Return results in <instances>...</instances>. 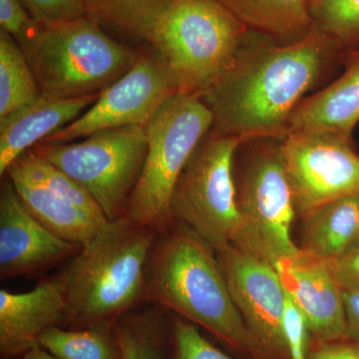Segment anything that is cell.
<instances>
[{"mask_svg": "<svg viewBox=\"0 0 359 359\" xmlns=\"http://www.w3.org/2000/svg\"><path fill=\"white\" fill-rule=\"evenodd\" d=\"M0 25L20 45L39 27L20 0H0Z\"/></svg>", "mask_w": 359, "mask_h": 359, "instance_id": "29", "label": "cell"}, {"mask_svg": "<svg viewBox=\"0 0 359 359\" xmlns=\"http://www.w3.org/2000/svg\"><path fill=\"white\" fill-rule=\"evenodd\" d=\"M245 28L269 39L292 43L313 30L311 6L313 0H216Z\"/></svg>", "mask_w": 359, "mask_h": 359, "instance_id": "20", "label": "cell"}, {"mask_svg": "<svg viewBox=\"0 0 359 359\" xmlns=\"http://www.w3.org/2000/svg\"><path fill=\"white\" fill-rule=\"evenodd\" d=\"M20 200L40 223L58 237L83 247L108 223L106 217L84 211L33 176L18 160L6 170Z\"/></svg>", "mask_w": 359, "mask_h": 359, "instance_id": "17", "label": "cell"}, {"mask_svg": "<svg viewBox=\"0 0 359 359\" xmlns=\"http://www.w3.org/2000/svg\"><path fill=\"white\" fill-rule=\"evenodd\" d=\"M241 142L209 132L175 186L170 212L215 252L230 247L238 222L233 160Z\"/></svg>", "mask_w": 359, "mask_h": 359, "instance_id": "9", "label": "cell"}, {"mask_svg": "<svg viewBox=\"0 0 359 359\" xmlns=\"http://www.w3.org/2000/svg\"><path fill=\"white\" fill-rule=\"evenodd\" d=\"M154 230L126 216L109 221L63 273L65 321L76 328L114 325L146 292Z\"/></svg>", "mask_w": 359, "mask_h": 359, "instance_id": "2", "label": "cell"}, {"mask_svg": "<svg viewBox=\"0 0 359 359\" xmlns=\"http://www.w3.org/2000/svg\"><path fill=\"white\" fill-rule=\"evenodd\" d=\"M21 359H60L52 355L48 351H45L41 346H36L28 351L22 355Z\"/></svg>", "mask_w": 359, "mask_h": 359, "instance_id": "33", "label": "cell"}, {"mask_svg": "<svg viewBox=\"0 0 359 359\" xmlns=\"http://www.w3.org/2000/svg\"><path fill=\"white\" fill-rule=\"evenodd\" d=\"M359 242V194L330 201L304 215L302 250L334 261Z\"/></svg>", "mask_w": 359, "mask_h": 359, "instance_id": "19", "label": "cell"}, {"mask_svg": "<svg viewBox=\"0 0 359 359\" xmlns=\"http://www.w3.org/2000/svg\"><path fill=\"white\" fill-rule=\"evenodd\" d=\"M346 321V339L359 344V290H342Z\"/></svg>", "mask_w": 359, "mask_h": 359, "instance_id": "32", "label": "cell"}, {"mask_svg": "<svg viewBox=\"0 0 359 359\" xmlns=\"http://www.w3.org/2000/svg\"><path fill=\"white\" fill-rule=\"evenodd\" d=\"M173 359H233L205 339L191 323L178 320L173 327Z\"/></svg>", "mask_w": 359, "mask_h": 359, "instance_id": "27", "label": "cell"}, {"mask_svg": "<svg viewBox=\"0 0 359 359\" xmlns=\"http://www.w3.org/2000/svg\"><path fill=\"white\" fill-rule=\"evenodd\" d=\"M146 292L238 353L259 358L219 259L188 228L177 231L156 250L147 269Z\"/></svg>", "mask_w": 359, "mask_h": 359, "instance_id": "3", "label": "cell"}, {"mask_svg": "<svg viewBox=\"0 0 359 359\" xmlns=\"http://www.w3.org/2000/svg\"><path fill=\"white\" fill-rule=\"evenodd\" d=\"M287 294L308 321L309 334L316 342L346 339L342 290L327 262L299 250L275 264Z\"/></svg>", "mask_w": 359, "mask_h": 359, "instance_id": "14", "label": "cell"}, {"mask_svg": "<svg viewBox=\"0 0 359 359\" xmlns=\"http://www.w3.org/2000/svg\"><path fill=\"white\" fill-rule=\"evenodd\" d=\"M89 14L109 21L137 39L149 40L172 0H85Z\"/></svg>", "mask_w": 359, "mask_h": 359, "instance_id": "23", "label": "cell"}, {"mask_svg": "<svg viewBox=\"0 0 359 359\" xmlns=\"http://www.w3.org/2000/svg\"><path fill=\"white\" fill-rule=\"evenodd\" d=\"M39 85L20 44L0 30V118L40 98Z\"/></svg>", "mask_w": 359, "mask_h": 359, "instance_id": "22", "label": "cell"}, {"mask_svg": "<svg viewBox=\"0 0 359 359\" xmlns=\"http://www.w3.org/2000/svg\"><path fill=\"white\" fill-rule=\"evenodd\" d=\"M341 75L306 97L290 118L292 132L325 131L351 137L359 122V50L344 51Z\"/></svg>", "mask_w": 359, "mask_h": 359, "instance_id": "18", "label": "cell"}, {"mask_svg": "<svg viewBox=\"0 0 359 359\" xmlns=\"http://www.w3.org/2000/svg\"><path fill=\"white\" fill-rule=\"evenodd\" d=\"M327 263L340 289L359 290V242L341 256Z\"/></svg>", "mask_w": 359, "mask_h": 359, "instance_id": "30", "label": "cell"}, {"mask_svg": "<svg viewBox=\"0 0 359 359\" xmlns=\"http://www.w3.org/2000/svg\"><path fill=\"white\" fill-rule=\"evenodd\" d=\"M33 20L42 25H60L88 16L85 0H20Z\"/></svg>", "mask_w": 359, "mask_h": 359, "instance_id": "26", "label": "cell"}, {"mask_svg": "<svg viewBox=\"0 0 359 359\" xmlns=\"http://www.w3.org/2000/svg\"><path fill=\"white\" fill-rule=\"evenodd\" d=\"M247 28L216 0H172L148 41L178 91L204 95L230 69Z\"/></svg>", "mask_w": 359, "mask_h": 359, "instance_id": "4", "label": "cell"}, {"mask_svg": "<svg viewBox=\"0 0 359 359\" xmlns=\"http://www.w3.org/2000/svg\"><path fill=\"white\" fill-rule=\"evenodd\" d=\"M214 117L202 96L178 91L145 125L148 149L127 218L157 230L172 219L170 203L180 175L211 131Z\"/></svg>", "mask_w": 359, "mask_h": 359, "instance_id": "6", "label": "cell"}, {"mask_svg": "<svg viewBox=\"0 0 359 359\" xmlns=\"http://www.w3.org/2000/svg\"><path fill=\"white\" fill-rule=\"evenodd\" d=\"M308 334L306 316L287 294L283 316V334L290 359H309Z\"/></svg>", "mask_w": 359, "mask_h": 359, "instance_id": "28", "label": "cell"}, {"mask_svg": "<svg viewBox=\"0 0 359 359\" xmlns=\"http://www.w3.org/2000/svg\"><path fill=\"white\" fill-rule=\"evenodd\" d=\"M20 46L41 96L72 99L101 93L141 55L108 36L91 16L42 25Z\"/></svg>", "mask_w": 359, "mask_h": 359, "instance_id": "5", "label": "cell"}, {"mask_svg": "<svg viewBox=\"0 0 359 359\" xmlns=\"http://www.w3.org/2000/svg\"><path fill=\"white\" fill-rule=\"evenodd\" d=\"M176 92L178 89L157 56L141 55L126 74L101 92L83 114L41 143H68L103 130L145 126Z\"/></svg>", "mask_w": 359, "mask_h": 359, "instance_id": "11", "label": "cell"}, {"mask_svg": "<svg viewBox=\"0 0 359 359\" xmlns=\"http://www.w3.org/2000/svg\"><path fill=\"white\" fill-rule=\"evenodd\" d=\"M311 16L313 29L342 52L359 50V0H313Z\"/></svg>", "mask_w": 359, "mask_h": 359, "instance_id": "25", "label": "cell"}, {"mask_svg": "<svg viewBox=\"0 0 359 359\" xmlns=\"http://www.w3.org/2000/svg\"><path fill=\"white\" fill-rule=\"evenodd\" d=\"M147 149L145 127L131 125L77 143H40L32 150L83 186L108 221H115L126 215Z\"/></svg>", "mask_w": 359, "mask_h": 359, "instance_id": "8", "label": "cell"}, {"mask_svg": "<svg viewBox=\"0 0 359 359\" xmlns=\"http://www.w3.org/2000/svg\"><path fill=\"white\" fill-rule=\"evenodd\" d=\"M309 359H359V344L342 340L318 342V346L309 351Z\"/></svg>", "mask_w": 359, "mask_h": 359, "instance_id": "31", "label": "cell"}, {"mask_svg": "<svg viewBox=\"0 0 359 359\" xmlns=\"http://www.w3.org/2000/svg\"><path fill=\"white\" fill-rule=\"evenodd\" d=\"M82 247L47 229L28 211L11 180L0 192V276L25 275L78 254Z\"/></svg>", "mask_w": 359, "mask_h": 359, "instance_id": "13", "label": "cell"}, {"mask_svg": "<svg viewBox=\"0 0 359 359\" xmlns=\"http://www.w3.org/2000/svg\"><path fill=\"white\" fill-rule=\"evenodd\" d=\"M254 140L256 150L237 191L238 222L231 245L275 266L301 250L290 235L297 208L283 164L282 140Z\"/></svg>", "mask_w": 359, "mask_h": 359, "instance_id": "7", "label": "cell"}, {"mask_svg": "<svg viewBox=\"0 0 359 359\" xmlns=\"http://www.w3.org/2000/svg\"><path fill=\"white\" fill-rule=\"evenodd\" d=\"M219 262L261 359H290L283 334L287 292L275 266L231 245Z\"/></svg>", "mask_w": 359, "mask_h": 359, "instance_id": "12", "label": "cell"}, {"mask_svg": "<svg viewBox=\"0 0 359 359\" xmlns=\"http://www.w3.org/2000/svg\"><path fill=\"white\" fill-rule=\"evenodd\" d=\"M66 294L62 276L40 283L27 292L0 290V351L23 355L39 346L40 335L65 320Z\"/></svg>", "mask_w": 359, "mask_h": 359, "instance_id": "15", "label": "cell"}, {"mask_svg": "<svg viewBox=\"0 0 359 359\" xmlns=\"http://www.w3.org/2000/svg\"><path fill=\"white\" fill-rule=\"evenodd\" d=\"M39 346L60 359H121L114 325L63 330L49 327Z\"/></svg>", "mask_w": 359, "mask_h": 359, "instance_id": "21", "label": "cell"}, {"mask_svg": "<svg viewBox=\"0 0 359 359\" xmlns=\"http://www.w3.org/2000/svg\"><path fill=\"white\" fill-rule=\"evenodd\" d=\"M341 53L313 28L289 44L247 37L230 69L202 95L214 117L212 131L241 142L283 140L295 109Z\"/></svg>", "mask_w": 359, "mask_h": 359, "instance_id": "1", "label": "cell"}, {"mask_svg": "<svg viewBox=\"0 0 359 359\" xmlns=\"http://www.w3.org/2000/svg\"><path fill=\"white\" fill-rule=\"evenodd\" d=\"M297 212L359 194V155L351 137L334 132H292L280 144Z\"/></svg>", "mask_w": 359, "mask_h": 359, "instance_id": "10", "label": "cell"}, {"mask_svg": "<svg viewBox=\"0 0 359 359\" xmlns=\"http://www.w3.org/2000/svg\"><path fill=\"white\" fill-rule=\"evenodd\" d=\"M99 95L72 99L40 96L35 102L0 118V175H6L21 155L83 114Z\"/></svg>", "mask_w": 359, "mask_h": 359, "instance_id": "16", "label": "cell"}, {"mask_svg": "<svg viewBox=\"0 0 359 359\" xmlns=\"http://www.w3.org/2000/svg\"><path fill=\"white\" fill-rule=\"evenodd\" d=\"M121 359H166L164 330L152 314H124L114 323Z\"/></svg>", "mask_w": 359, "mask_h": 359, "instance_id": "24", "label": "cell"}]
</instances>
